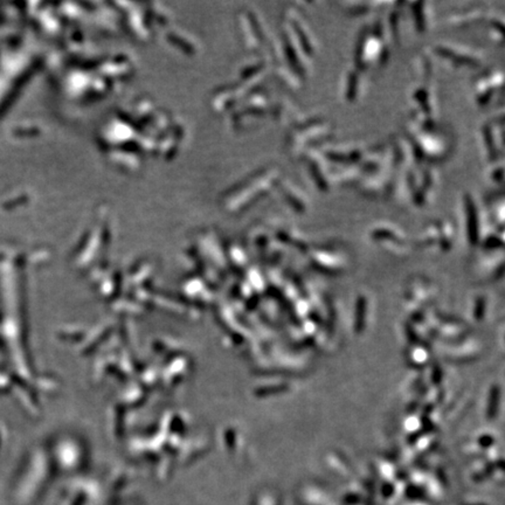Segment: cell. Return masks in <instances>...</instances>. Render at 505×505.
Wrapping results in <instances>:
<instances>
[{"instance_id": "6da1fadb", "label": "cell", "mask_w": 505, "mask_h": 505, "mask_svg": "<svg viewBox=\"0 0 505 505\" xmlns=\"http://www.w3.org/2000/svg\"><path fill=\"white\" fill-rule=\"evenodd\" d=\"M333 126L318 114H296L290 121L288 137L290 152L300 157L305 151L332 141Z\"/></svg>"}, {"instance_id": "7a4b0ae2", "label": "cell", "mask_w": 505, "mask_h": 505, "mask_svg": "<svg viewBox=\"0 0 505 505\" xmlns=\"http://www.w3.org/2000/svg\"><path fill=\"white\" fill-rule=\"evenodd\" d=\"M385 35V25L380 20L362 29L356 42L353 65L362 73L386 66L389 59V48Z\"/></svg>"}, {"instance_id": "3957f363", "label": "cell", "mask_w": 505, "mask_h": 505, "mask_svg": "<svg viewBox=\"0 0 505 505\" xmlns=\"http://www.w3.org/2000/svg\"><path fill=\"white\" fill-rule=\"evenodd\" d=\"M432 54L454 69L478 68L483 61V54L478 49L457 44H436Z\"/></svg>"}, {"instance_id": "277c9868", "label": "cell", "mask_w": 505, "mask_h": 505, "mask_svg": "<svg viewBox=\"0 0 505 505\" xmlns=\"http://www.w3.org/2000/svg\"><path fill=\"white\" fill-rule=\"evenodd\" d=\"M284 31L288 33L290 39L295 42L297 47L304 55L307 60H310L316 55L317 47L313 39L311 29L305 19L297 8H289L286 14Z\"/></svg>"}, {"instance_id": "5b68a950", "label": "cell", "mask_w": 505, "mask_h": 505, "mask_svg": "<svg viewBox=\"0 0 505 505\" xmlns=\"http://www.w3.org/2000/svg\"><path fill=\"white\" fill-rule=\"evenodd\" d=\"M503 123L504 117L485 122L479 129V146L489 164L502 160L503 156Z\"/></svg>"}, {"instance_id": "8992f818", "label": "cell", "mask_w": 505, "mask_h": 505, "mask_svg": "<svg viewBox=\"0 0 505 505\" xmlns=\"http://www.w3.org/2000/svg\"><path fill=\"white\" fill-rule=\"evenodd\" d=\"M304 175L311 185L320 192H328L330 190V165L325 162L317 148L305 151L298 157Z\"/></svg>"}, {"instance_id": "52a82bcc", "label": "cell", "mask_w": 505, "mask_h": 505, "mask_svg": "<svg viewBox=\"0 0 505 505\" xmlns=\"http://www.w3.org/2000/svg\"><path fill=\"white\" fill-rule=\"evenodd\" d=\"M317 150L329 165L332 164L341 167L357 165L364 156L366 147L357 143H334L330 141L324 145L317 147Z\"/></svg>"}, {"instance_id": "ba28073f", "label": "cell", "mask_w": 505, "mask_h": 505, "mask_svg": "<svg viewBox=\"0 0 505 505\" xmlns=\"http://www.w3.org/2000/svg\"><path fill=\"white\" fill-rule=\"evenodd\" d=\"M504 78L502 70H490L482 74L474 86V97L476 104L485 107L494 100L495 95L503 90Z\"/></svg>"}, {"instance_id": "9c48e42d", "label": "cell", "mask_w": 505, "mask_h": 505, "mask_svg": "<svg viewBox=\"0 0 505 505\" xmlns=\"http://www.w3.org/2000/svg\"><path fill=\"white\" fill-rule=\"evenodd\" d=\"M461 212L464 219V227L472 241H475L479 235L481 218L479 209L476 200L472 193L465 192L461 198Z\"/></svg>"}, {"instance_id": "30bf717a", "label": "cell", "mask_w": 505, "mask_h": 505, "mask_svg": "<svg viewBox=\"0 0 505 505\" xmlns=\"http://www.w3.org/2000/svg\"><path fill=\"white\" fill-rule=\"evenodd\" d=\"M283 200L295 213L304 214L310 209V201L302 190L292 181H282L279 184Z\"/></svg>"}, {"instance_id": "8fae6325", "label": "cell", "mask_w": 505, "mask_h": 505, "mask_svg": "<svg viewBox=\"0 0 505 505\" xmlns=\"http://www.w3.org/2000/svg\"><path fill=\"white\" fill-rule=\"evenodd\" d=\"M363 90V73L354 66L347 68L343 76L342 95L347 103H353L358 100Z\"/></svg>"}, {"instance_id": "7c38bea8", "label": "cell", "mask_w": 505, "mask_h": 505, "mask_svg": "<svg viewBox=\"0 0 505 505\" xmlns=\"http://www.w3.org/2000/svg\"><path fill=\"white\" fill-rule=\"evenodd\" d=\"M487 15V11L483 10V8L474 7L468 8V10L455 12V13L448 16L447 21L449 26L456 29H464L466 27L473 26V25L482 23L483 20H485Z\"/></svg>"}, {"instance_id": "4fadbf2b", "label": "cell", "mask_w": 505, "mask_h": 505, "mask_svg": "<svg viewBox=\"0 0 505 505\" xmlns=\"http://www.w3.org/2000/svg\"><path fill=\"white\" fill-rule=\"evenodd\" d=\"M410 12L412 21H413L414 31L419 34L426 33L429 29L431 25V12L426 2L406 3Z\"/></svg>"}, {"instance_id": "5bb4252c", "label": "cell", "mask_w": 505, "mask_h": 505, "mask_svg": "<svg viewBox=\"0 0 505 505\" xmlns=\"http://www.w3.org/2000/svg\"><path fill=\"white\" fill-rule=\"evenodd\" d=\"M415 70L422 83H429L433 76V60L426 52L420 53L414 61Z\"/></svg>"}, {"instance_id": "9a60e30c", "label": "cell", "mask_w": 505, "mask_h": 505, "mask_svg": "<svg viewBox=\"0 0 505 505\" xmlns=\"http://www.w3.org/2000/svg\"><path fill=\"white\" fill-rule=\"evenodd\" d=\"M396 7L389 10L387 15V23H386V33L389 34L392 41L398 42L400 39V26H401V10L397 7V3L394 4Z\"/></svg>"}, {"instance_id": "2e32d148", "label": "cell", "mask_w": 505, "mask_h": 505, "mask_svg": "<svg viewBox=\"0 0 505 505\" xmlns=\"http://www.w3.org/2000/svg\"><path fill=\"white\" fill-rule=\"evenodd\" d=\"M485 20H488V28H489V35L496 44L503 45L504 42V19L503 15H487Z\"/></svg>"}, {"instance_id": "e0dca14e", "label": "cell", "mask_w": 505, "mask_h": 505, "mask_svg": "<svg viewBox=\"0 0 505 505\" xmlns=\"http://www.w3.org/2000/svg\"><path fill=\"white\" fill-rule=\"evenodd\" d=\"M381 3H370V2H351L344 3V10L351 15H364L373 11V7L380 5Z\"/></svg>"}, {"instance_id": "ac0fdd59", "label": "cell", "mask_w": 505, "mask_h": 505, "mask_svg": "<svg viewBox=\"0 0 505 505\" xmlns=\"http://www.w3.org/2000/svg\"><path fill=\"white\" fill-rule=\"evenodd\" d=\"M489 215H491L492 220L496 223H498L497 226H499L500 229H502L504 221V200L502 196L489 202Z\"/></svg>"}, {"instance_id": "d6986e66", "label": "cell", "mask_w": 505, "mask_h": 505, "mask_svg": "<svg viewBox=\"0 0 505 505\" xmlns=\"http://www.w3.org/2000/svg\"><path fill=\"white\" fill-rule=\"evenodd\" d=\"M491 167L489 170V179L494 182V184H502L504 179V166L502 160H498V162H495L490 164Z\"/></svg>"}]
</instances>
